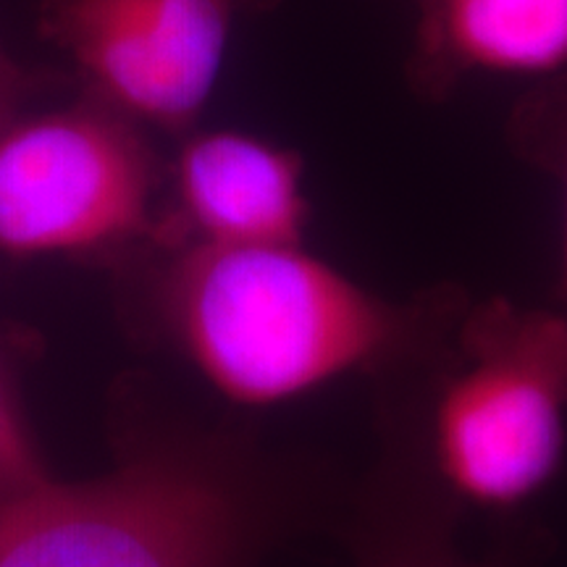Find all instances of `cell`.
<instances>
[{"label":"cell","mask_w":567,"mask_h":567,"mask_svg":"<svg viewBox=\"0 0 567 567\" xmlns=\"http://www.w3.org/2000/svg\"><path fill=\"white\" fill-rule=\"evenodd\" d=\"M455 289L392 300L302 245H184L163 313L226 400L268 408L360 373L381 384L425 371L463 316Z\"/></svg>","instance_id":"cell-1"},{"label":"cell","mask_w":567,"mask_h":567,"mask_svg":"<svg viewBox=\"0 0 567 567\" xmlns=\"http://www.w3.org/2000/svg\"><path fill=\"white\" fill-rule=\"evenodd\" d=\"M258 0H45L40 30L137 124L193 130L221 76L234 24Z\"/></svg>","instance_id":"cell-5"},{"label":"cell","mask_w":567,"mask_h":567,"mask_svg":"<svg viewBox=\"0 0 567 567\" xmlns=\"http://www.w3.org/2000/svg\"><path fill=\"white\" fill-rule=\"evenodd\" d=\"M379 389L400 396L431 478L463 513H517L565 465L567 313L467 302L434 363Z\"/></svg>","instance_id":"cell-3"},{"label":"cell","mask_w":567,"mask_h":567,"mask_svg":"<svg viewBox=\"0 0 567 567\" xmlns=\"http://www.w3.org/2000/svg\"><path fill=\"white\" fill-rule=\"evenodd\" d=\"M289 147L237 130L195 132L172 166L174 210L161 226L184 245H302L310 203Z\"/></svg>","instance_id":"cell-6"},{"label":"cell","mask_w":567,"mask_h":567,"mask_svg":"<svg viewBox=\"0 0 567 567\" xmlns=\"http://www.w3.org/2000/svg\"><path fill=\"white\" fill-rule=\"evenodd\" d=\"M53 473L34 442L30 423L0 368V507L24 499L51 484Z\"/></svg>","instance_id":"cell-10"},{"label":"cell","mask_w":567,"mask_h":567,"mask_svg":"<svg viewBox=\"0 0 567 567\" xmlns=\"http://www.w3.org/2000/svg\"><path fill=\"white\" fill-rule=\"evenodd\" d=\"M295 507L292 476L250 439L176 425L0 507V567H258Z\"/></svg>","instance_id":"cell-2"},{"label":"cell","mask_w":567,"mask_h":567,"mask_svg":"<svg viewBox=\"0 0 567 567\" xmlns=\"http://www.w3.org/2000/svg\"><path fill=\"white\" fill-rule=\"evenodd\" d=\"M507 142L517 158L555 176L563 193V287L567 297V69L538 80L507 118Z\"/></svg>","instance_id":"cell-9"},{"label":"cell","mask_w":567,"mask_h":567,"mask_svg":"<svg viewBox=\"0 0 567 567\" xmlns=\"http://www.w3.org/2000/svg\"><path fill=\"white\" fill-rule=\"evenodd\" d=\"M161 163L137 122L95 97L0 132V252L82 255L158 237Z\"/></svg>","instance_id":"cell-4"},{"label":"cell","mask_w":567,"mask_h":567,"mask_svg":"<svg viewBox=\"0 0 567 567\" xmlns=\"http://www.w3.org/2000/svg\"><path fill=\"white\" fill-rule=\"evenodd\" d=\"M460 509L413 442L394 396H379V457L358 488L347 547L352 567H515L502 551L481 559L460 547Z\"/></svg>","instance_id":"cell-7"},{"label":"cell","mask_w":567,"mask_h":567,"mask_svg":"<svg viewBox=\"0 0 567 567\" xmlns=\"http://www.w3.org/2000/svg\"><path fill=\"white\" fill-rule=\"evenodd\" d=\"M410 84L442 101L476 74L547 80L567 69V0H410Z\"/></svg>","instance_id":"cell-8"},{"label":"cell","mask_w":567,"mask_h":567,"mask_svg":"<svg viewBox=\"0 0 567 567\" xmlns=\"http://www.w3.org/2000/svg\"><path fill=\"white\" fill-rule=\"evenodd\" d=\"M32 80L24 69L17 66L9 53L0 48V132L19 118L21 103L27 101L32 90Z\"/></svg>","instance_id":"cell-11"}]
</instances>
